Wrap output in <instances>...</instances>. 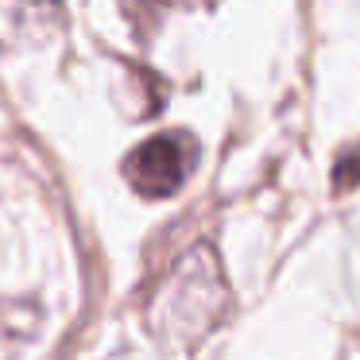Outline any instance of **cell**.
<instances>
[{
	"label": "cell",
	"mask_w": 360,
	"mask_h": 360,
	"mask_svg": "<svg viewBox=\"0 0 360 360\" xmlns=\"http://www.w3.org/2000/svg\"><path fill=\"white\" fill-rule=\"evenodd\" d=\"M198 163V143L186 132H159L124 159V179L148 198H167L190 179Z\"/></svg>",
	"instance_id": "obj_2"
},
{
	"label": "cell",
	"mask_w": 360,
	"mask_h": 360,
	"mask_svg": "<svg viewBox=\"0 0 360 360\" xmlns=\"http://www.w3.org/2000/svg\"><path fill=\"white\" fill-rule=\"evenodd\" d=\"M229 306V287L221 279L217 256L210 248H194L179 267H174L171 283H167L163 298H159V329L174 341H194V337L210 333L221 321Z\"/></svg>",
	"instance_id": "obj_1"
}]
</instances>
